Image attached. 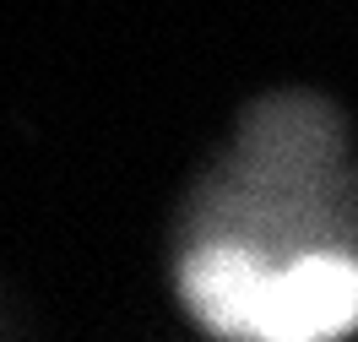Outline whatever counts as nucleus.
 <instances>
[{
    "label": "nucleus",
    "instance_id": "nucleus-1",
    "mask_svg": "<svg viewBox=\"0 0 358 342\" xmlns=\"http://www.w3.org/2000/svg\"><path fill=\"white\" fill-rule=\"evenodd\" d=\"M358 320V266L348 261H304L282 283H261L255 315L266 337H331Z\"/></svg>",
    "mask_w": 358,
    "mask_h": 342
}]
</instances>
